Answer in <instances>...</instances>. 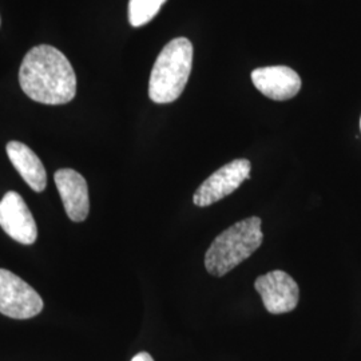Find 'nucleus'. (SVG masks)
I'll return each mask as SVG.
<instances>
[{
    "mask_svg": "<svg viewBox=\"0 0 361 361\" xmlns=\"http://www.w3.org/2000/svg\"><path fill=\"white\" fill-rule=\"evenodd\" d=\"M38 292L13 271L0 268V313L18 320L38 316L43 310Z\"/></svg>",
    "mask_w": 361,
    "mask_h": 361,
    "instance_id": "20e7f679",
    "label": "nucleus"
},
{
    "mask_svg": "<svg viewBox=\"0 0 361 361\" xmlns=\"http://www.w3.org/2000/svg\"><path fill=\"white\" fill-rule=\"evenodd\" d=\"M360 128H361V119H360Z\"/></svg>",
    "mask_w": 361,
    "mask_h": 361,
    "instance_id": "ddd939ff",
    "label": "nucleus"
},
{
    "mask_svg": "<svg viewBox=\"0 0 361 361\" xmlns=\"http://www.w3.org/2000/svg\"><path fill=\"white\" fill-rule=\"evenodd\" d=\"M255 288L264 307L271 314H284L296 310L300 288L284 271H273L257 277Z\"/></svg>",
    "mask_w": 361,
    "mask_h": 361,
    "instance_id": "423d86ee",
    "label": "nucleus"
},
{
    "mask_svg": "<svg viewBox=\"0 0 361 361\" xmlns=\"http://www.w3.org/2000/svg\"><path fill=\"white\" fill-rule=\"evenodd\" d=\"M255 87L273 101H288L301 90V78L286 66H269L256 68L252 73Z\"/></svg>",
    "mask_w": 361,
    "mask_h": 361,
    "instance_id": "6e6552de",
    "label": "nucleus"
},
{
    "mask_svg": "<svg viewBox=\"0 0 361 361\" xmlns=\"http://www.w3.org/2000/svg\"><path fill=\"white\" fill-rule=\"evenodd\" d=\"M0 226L13 240L32 245L38 237L37 222L20 194L8 192L0 201Z\"/></svg>",
    "mask_w": 361,
    "mask_h": 361,
    "instance_id": "0eeeda50",
    "label": "nucleus"
},
{
    "mask_svg": "<svg viewBox=\"0 0 361 361\" xmlns=\"http://www.w3.org/2000/svg\"><path fill=\"white\" fill-rule=\"evenodd\" d=\"M193 44L176 38L159 52L149 80V97L154 104H171L180 98L192 73Z\"/></svg>",
    "mask_w": 361,
    "mask_h": 361,
    "instance_id": "f03ea898",
    "label": "nucleus"
},
{
    "mask_svg": "<svg viewBox=\"0 0 361 361\" xmlns=\"http://www.w3.org/2000/svg\"><path fill=\"white\" fill-rule=\"evenodd\" d=\"M131 361H154V359L147 353V352H141L138 355H135Z\"/></svg>",
    "mask_w": 361,
    "mask_h": 361,
    "instance_id": "f8f14e48",
    "label": "nucleus"
},
{
    "mask_svg": "<svg viewBox=\"0 0 361 361\" xmlns=\"http://www.w3.org/2000/svg\"><path fill=\"white\" fill-rule=\"evenodd\" d=\"M19 83L28 98L43 104H65L77 94V77L58 49L40 44L27 52L19 68Z\"/></svg>",
    "mask_w": 361,
    "mask_h": 361,
    "instance_id": "f257e3e1",
    "label": "nucleus"
},
{
    "mask_svg": "<svg viewBox=\"0 0 361 361\" xmlns=\"http://www.w3.org/2000/svg\"><path fill=\"white\" fill-rule=\"evenodd\" d=\"M54 180L68 219L74 222H82L87 219L90 200L86 180L73 169L58 170Z\"/></svg>",
    "mask_w": 361,
    "mask_h": 361,
    "instance_id": "1a4fd4ad",
    "label": "nucleus"
},
{
    "mask_svg": "<svg viewBox=\"0 0 361 361\" xmlns=\"http://www.w3.org/2000/svg\"><path fill=\"white\" fill-rule=\"evenodd\" d=\"M7 155L27 185L37 193H42L47 185V174L42 161L27 145L18 141L7 143Z\"/></svg>",
    "mask_w": 361,
    "mask_h": 361,
    "instance_id": "9d476101",
    "label": "nucleus"
},
{
    "mask_svg": "<svg viewBox=\"0 0 361 361\" xmlns=\"http://www.w3.org/2000/svg\"><path fill=\"white\" fill-rule=\"evenodd\" d=\"M166 0H130L129 22L133 27L147 25L159 13Z\"/></svg>",
    "mask_w": 361,
    "mask_h": 361,
    "instance_id": "9b49d317",
    "label": "nucleus"
},
{
    "mask_svg": "<svg viewBox=\"0 0 361 361\" xmlns=\"http://www.w3.org/2000/svg\"><path fill=\"white\" fill-rule=\"evenodd\" d=\"M258 217L243 219L219 234L205 255V268L216 277H222L250 257L264 241Z\"/></svg>",
    "mask_w": 361,
    "mask_h": 361,
    "instance_id": "7ed1b4c3",
    "label": "nucleus"
},
{
    "mask_svg": "<svg viewBox=\"0 0 361 361\" xmlns=\"http://www.w3.org/2000/svg\"><path fill=\"white\" fill-rule=\"evenodd\" d=\"M250 162L244 158L234 159L204 180L193 195L194 205L207 207L235 192L241 183L250 178Z\"/></svg>",
    "mask_w": 361,
    "mask_h": 361,
    "instance_id": "39448f33",
    "label": "nucleus"
}]
</instances>
